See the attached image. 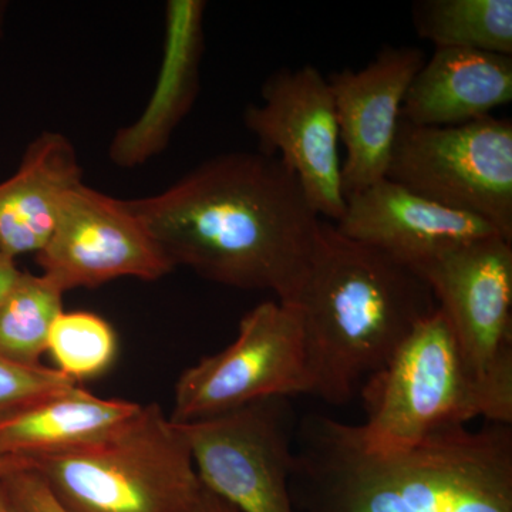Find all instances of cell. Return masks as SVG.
Instances as JSON below:
<instances>
[{
    "label": "cell",
    "mask_w": 512,
    "mask_h": 512,
    "mask_svg": "<svg viewBox=\"0 0 512 512\" xmlns=\"http://www.w3.org/2000/svg\"><path fill=\"white\" fill-rule=\"evenodd\" d=\"M6 13H8V3L0 0V39H2L3 32H5Z\"/></svg>",
    "instance_id": "obj_27"
},
{
    "label": "cell",
    "mask_w": 512,
    "mask_h": 512,
    "mask_svg": "<svg viewBox=\"0 0 512 512\" xmlns=\"http://www.w3.org/2000/svg\"><path fill=\"white\" fill-rule=\"evenodd\" d=\"M312 396L349 403L424 319L437 311L429 284L412 266L340 234L329 221L295 299Z\"/></svg>",
    "instance_id": "obj_3"
},
{
    "label": "cell",
    "mask_w": 512,
    "mask_h": 512,
    "mask_svg": "<svg viewBox=\"0 0 512 512\" xmlns=\"http://www.w3.org/2000/svg\"><path fill=\"white\" fill-rule=\"evenodd\" d=\"M366 419L357 436L366 450H407L448 429L488 419L487 403L437 308L360 389Z\"/></svg>",
    "instance_id": "obj_5"
},
{
    "label": "cell",
    "mask_w": 512,
    "mask_h": 512,
    "mask_svg": "<svg viewBox=\"0 0 512 512\" xmlns=\"http://www.w3.org/2000/svg\"><path fill=\"white\" fill-rule=\"evenodd\" d=\"M289 490L303 512H512V424L377 454L355 424L311 413L296 424Z\"/></svg>",
    "instance_id": "obj_2"
},
{
    "label": "cell",
    "mask_w": 512,
    "mask_h": 512,
    "mask_svg": "<svg viewBox=\"0 0 512 512\" xmlns=\"http://www.w3.org/2000/svg\"><path fill=\"white\" fill-rule=\"evenodd\" d=\"M244 124L261 153L279 158L295 174L316 214L338 222L346 198L328 77L311 64L278 70L262 86V103L245 109Z\"/></svg>",
    "instance_id": "obj_10"
},
{
    "label": "cell",
    "mask_w": 512,
    "mask_h": 512,
    "mask_svg": "<svg viewBox=\"0 0 512 512\" xmlns=\"http://www.w3.org/2000/svg\"><path fill=\"white\" fill-rule=\"evenodd\" d=\"M427 56L419 47L386 46L360 70L328 76L339 137L345 198L386 178L404 97Z\"/></svg>",
    "instance_id": "obj_12"
},
{
    "label": "cell",
    "mask_w": 512,
    "mask_h": 512,
    "mask_svg": "<svg viewBox=\"0 0 512 512\" xmlns=\"http://www.w3.org/2000/svg\"><path fill=\"white\" fill-rule=\"evenodd\" d=\"M416 271L433 291L483 393L487 423L512 424V242H467Z\"/></svg>",
    "instance_id": "obj_6"
},
{
    "label": "cell",
    "mask_w": 512,
    "mask_h": 512,
    "mask_svg": "<svg viewBox=\"0 0 512 512\" xmlns=\"http://www.w3.org/2000/svg\"><path fill=\"white\" fill-rule=\"evenodd\" d=\"M35 256L42 275L63 293L120 278L154 282L174 271L126 200L84 183L67 195L52 235Z\"/></svg>",
    "instance_id": "obj_11"
},
{
    "label": "cell",
    "mask_w": 512,
    "mask_h": 512,
    "mask_svg": "<svg viewBox=\"0 0 512 512\" xmlns=\"http://www.w3.org/2000/svg\"><path fill=\"white\" fill-rule=\"evenodd\" d=\"M26 468L64 512H185L201 490L183 434L154 403L100 440Z\"/></svg>",
    "instance_id": "obj_4"
},
{
    "label": "cell",
    "mask_w": 512,
    "mask_h": 512,
    "mask_svg": "<svg viewBox=\"0 0 512 512\" xmlns=\"http://www.w3.org/2000/svg\"><path fill=\"white\" fill-rule=\"evenodd\" d=\"M141 404L103 399L74 386L0 416V460L30 461L100 440Z\"/></svg>",
    "instance_id": "obj_17"
},
{
    "label": "cell",
    "mask_w": 512,
    "mask_h": 512,
    "mask_svg": "<svg viewBox=\"0 0 512 512\" xmlns=\"http://www.w3.org/2000/svg\"><path fill=\"white\" fill-rule=\"evenodd\" d=\"M301 394L312 396L301 316L289 303L262 302L241 319L231 345L181 373L170 419L190 423Z\"/></svg>",
    "instance_id": "obj_8"
},
{
    "label": "cell",
    "mask_w": 512,
    "mask_h": 512,
    "mask_svg": "<svg viewBox=\"0 0 512 512\" xmlns=\"http://www.w3.org/2000/svg\"><path fill=\"white\" fill-rule=\"evenodd\" d=\"M119 352L116 330L92 312H62L50 328L46 353L57 372L79 384L109 372Z\"/></svg>",
    "instance_id": "obj_20"
},
{
    "label": "cell",
    "mask_w": 512,
    "mask_h": 512,
    "mask_svg": "<svg viewBox=\"0 0 512 512\" xmlns=\"http://www.w3.org/2000/svg\"><path fill=\"white\" fill-rule=\"evenodd\" d=\"M22 464L23 461L20 460H0V474H5L6 471L22 466Z\"/></svg>",
    "instance_id": "obj_26"
},
{
    "label": "cell",
    "mask_w": 512,
    "mask_h": 512,
    "mask_svg": "<svg viewBox=\"0 0 512 512\" xmlns=\"http://www.w3.org/2000/svg\"><path fill=\"white\" fill-rule=\"evenodd\" d=\"M126 204L174 269L284 303L301 289L323 221L295 174L261 151L212 157Z\"/></svg>",
    "instance_id": "obj_1"
},
{
    "label": "cell",
    "mask_w": 512,
    "mask_h": 512,
    "mask_svg": "<svg viewBox=\"0 0 512 512\" xmlns=\"http://www.w3.org/2000/svg\"><path fill=\"white\" fill-rule=\"evenodd\" d=\"M10 497L29 512H64L39 477L25 467L3 474Z\"/></svg>",
    "instance_id": "obj_22"
},
{
    "label": "cell",
    "mask_w": 512,
    "mask_h": 512,
    "mask_svg": "<svg viewBox=\"0 0 512 512\" xmlns=\"http://www.w3.org/2000/svg\"><path fill=\"white\" fill-rule=\"evenodd\" d=\"M12 498V497H10ZM6 512H29L26 511L25 508L20 507L19 504H16L15 501L12 500V503H10V507L8 508V511Z\"/></svg>",
    "instance_id": "obj_28"
},
{
    "label": "cell",
    "mask_w": 512,
    "mask_h": 512,
    "mask_svg": "<svg viewBox=\"0 0 512 512\" xmlns=\"http://www.w3.org/2000/svg\"><path fill=\"white\" fill-rule=\"evenodd\" d=\"M10 503H12V498H10L8 487L0 474V512L8 511Z\"/></svg>",
    "instance_id": "obj_25"
},
{
    "label": "cell",
    "mask_w": 512,
    "mask_h": 512,
    "mask_svg": "<svg viewBox=\"0 0 512 512\" xmlns=\"http://www.w3.org/2000/svg\"><path fill=\"white\" fill-rule=\"evenodd\" d=\"M412 19L417 35L436 49L512 56L511 0H419Z\"/></svg>",
    "instance_id": "obj_18"
},
{
    "label": "cell",
    "mask_w": 512,
    "mask_h": 512,
    "mask_svg": "<svg viewBox=\"0 0 512 512\" xmlns=\"http://www.w3.org/2000/svg\"><path fill=\"white\" fill-rule=\"evenodd\" d=\"M511 100L512 56L443 47L414 76L400 119L421 127L460 126Z\"/></svg>",
    "instance_id": "obj_15"
},
{
    "label": "cell",
    "mask_w": 512,
    "mask_h": 512,
    "mask_svg": "<svg viewBox=\"0 0 512 512\" xmlns=\"http://www.w3.org/2000/svg\"><path fill=\"white\" fill-rule=\"evenodd\" d=\"M205 2L171 0L165 8V45L156 86L143 113L114 134L109 157L116 167L136 168L163 153L175 128L197 100L204 49Z\"/></svg>",
    "instance_id": "obj_14"
},
{
    "label": "cell",
    "mask_w": 512,
    "mask_h": 512,
    "mask_svg": "<svg viewBox=\"0 0 512 512\" xmlns=\"http://www.w3.org/2000/svg\"><path fill=\"white\" fill-rule=\"evenodd\" d=\"M74 386L79 384L52 367L20 365L0 355V416Z\"/></svg>",
    "instance_id": "obj_21"
},
{
    "label": "cell",
    "mask_w": 512,
    "mask_h": 512,
    "mask_svg": "<svg viewBox=\"0 0 512 512\" xmlns=\"http://www.w3.org/2000/svg\"><path fill=\"white\" fill-rule=\"evenodd\" d=\"M185 512H238L232 505L225 503L217 495L205 490L201 485L200 493L192 501L190 507Z\"/></svg>",
    "instance_id": "obj_23"
},
{
    "label": "cell",
    "mask_w": 512,
    "mask_h": 512,
    "mask_svg": "<svg viewBox=\"0 0 512 512\" xmlns=\"http://www.w3.org/2000/svg\"><path fill=\"white\" fill-rule=\"evenodd\" d=\"M333 225L345 237L379 249L414 271L447 249L501 237L488 222L420 197L389 178L349 195L342 218Z\"/></svg>",
    "instance_id": "obj_13"
},
{
    "label": "cell",
    "mask_w": 512,
    "mask_h": 512,
    "mask_svg": "<svg viewBox=\"0 0 512 512\" xmlns=\"http://www.w3.org/2000/svg\"><path fill=\"white\" fill-rule=\"evenodd\" d=\"M296 424L291 399L275 397L177 426L205 490L238 512H295Z\"/></svg>",
    "instance_id": "obj_9"
},
{
    "label": "cell",
    "mask_w": 512,
    "mask_h": 512,
    "mask_svg": "<svg viewBox=\"0 0 512 512\" xmlns=\"http://www.w3.org/2000/svg\"><path fill=\"white\" fill-rule=\"evenodd\" d=\"M386 178L488 222L512 242L511 120L421 127L400 119Z\"/></svg>",
    "instance_id": "obj_7"
},
{
    "label": "cell",
    "mask_w": 512,
    "mask_h": 512,
    "mask_svg": "<svg viewBox=\"0 0 512 512\" xmlns=\"http://www.w3.org/2000/svg\"><path fill=\"white\" fill-rule=\"evenodd\" d=\"M63 295L46 276L22 271L0 305V355L20 365H40L50 328L63 312Z\"/></svg>",
    "instance_id": "obj_19"
},
{
    "label": "cell",
    "mask_w": 512,
    "mask_h": 512,
    "mask_svg": "<svg viewBox=\"0 0 512 512\" xmlns=\"http://www.w3.org/2000/svg\"><path fill=\"white\" fill-rule=\"evenodd\" d=\"M83 183L72 141L43 131L30 141L16 173L0 183V251L37 254L55 229L67 195Z\"/></svg>",
    "instance_id": "obj_16"
},
{
    "label": "cell",
    "mask_w": 512,
    "mask_h": 512,
    "mask_svg": "<svg viewBox=\"0 0 512 512\" xmlns=\"http://www.w3.org/2000/svg\"><path fill=\"white\" fill-rule=\"evenodd\" d=\"M20 274L22 271L16 264V259L0 251V305L18 281Z\"/></svg>",
    "instance_id": "obj_24"
}]
</instances>
